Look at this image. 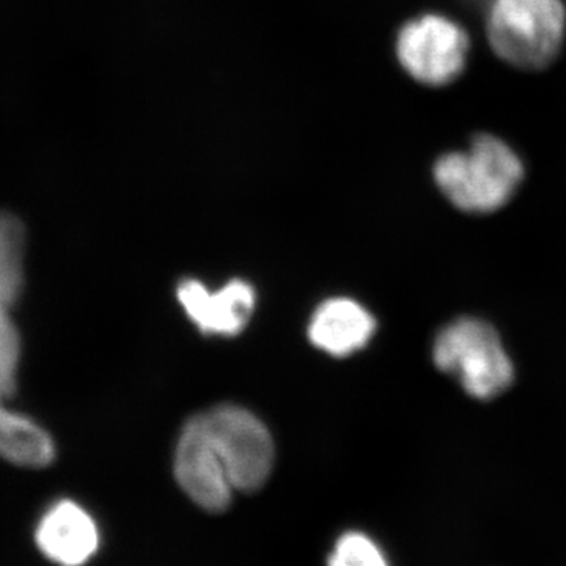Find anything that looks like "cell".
<instances>
[{"label": "cell", "mask_w": 566, "mask_h": 566, "mask_svg": "<svg viewBox=\"0 0 566 566\" xmlns=\"http://www.w3.org/2000/svg\"><path fill=\"white\" fill-rule=\"evenodd\" d=\"M25 230L17 216L0 211V416L17 390L21 338L13 308L24 283Z\"/></svg>", "instance_id": "obj_6"}, {"label": "cell", "mask_w": 566, "mask_h": 566, "mask_svg": "<svg viewBox=\"0 0 566 566\" xmlns=\"http://www.w3.org/2000/svg\"><path fill=\"white\" fill-rule=\"evenodd\" d=\"M562 0H490L486 36L502 61L521 70H545L565 39Z\"/></svg>", "instance_id": "obj_2"}, {"label": "cell", "mask_w": 566, "mask_h": 566, "mask_svg": "<svg viewBox=\"0 0 566 566\" xmlns=\"http://www.w3.org/2000/svg\"><path fill=\"white\" fill-rule=\"evenodd\" d=\"M327 566H389L379 547L367 535L346 534L338 539Z\"/></svg>", "instance_id": "obj_11"}, {"label": "cell", "mask_w": 566, "mask_h": 566, "mask_svg": "<svg viewBox=\"0 0 566 566\" xmlns=\"http://www.w3.org/2000/svg\"><path fill=\"white\" fill-rule=\"evenodd\" d=\"M36 545L54 564L82 566L99 546V532L93 517L76 502L52 505L36 527Z\"/></svg>", "instance_id": "obj_9"}, {"label": "cell", "mask_w": 566, "mask_h": 566, "mask_svg": "<svg viewBox=\"0 0 566 566\" xmlns=\"http://www.w3.org/2000/svg\"><path fill=\"white\" fill-rule=\"evenodd\" d=\"M375 329V318L363 305L346 297H335L315 312L308 326V338L316 348L342 357L364 348Z\"/></svg>", "instance_id": "obj_10"}, {"label": "cell", "mask_w": 566, "mask_h": 566, "mask_svg": "<svg viewBox=\"0 0 566 566\" xmlns=\"http://www.w3.org/2000/svg\"><path fill=\"white\" fill-rule=\"evenodd\" d=\"M175 476L182 491L207 512H223L232 502V480L200 415L182 428L175 453Z\"/></svg>", "instance_id": "obj_7"}, {"label": "cell", "mask_w": 566, "mask_h": 566, "mask_svg": "<svg viewBox=\"0 0 566 566\" xmlns=\"http://www.w3.org/2000/svg\"><path fill=\"white\" fill-rule=\"evenodd\" d=\"M178 300L200 331L218 335L240 334L255 307V293L244 281H232L218 293L208 292L200 282L186 281L178 286Z\"/></svg>", "instance_id": "obj_8"}, {"label": "cell", "mask_w": 566, "mask_h": 566, "mask_svg": "<svg viewBox=\"0 0 566 566\" xmlns=\"http://www.w3.org/2000/svg\"><path fill=\"white\" fill-rule=\"evenodd\" d=\"M200 416L234 490H260L274 464L273 438L262 420L232 405L218 406Z\"/></svg>", "instance_id": "obj_4"}, {"label": "cell", "mask_w": 566, "mask_h": 566, "mask_svg": "<svg viewBox=\"0 0 566 566\" xmlns=\"http://www.w3.org/2000/svg\"><path fill=\"white\" fill-rule=\"evenodd\" d=\"M433 360L439 370L480 400L504 392L515 376L501 338L482 319L460 318L447 324L436 337Z\"/></svg>", "instance_id": "obj_3"}, {"label": "cell", "mask_w": 566, "mask_h": 566, "mask_svg": "<svg viewBox=\"0 0 566 566\" xmlns=\"http://www.w3.org/2000/svg\"><path fill=\"white\" fill-rule=\"evenodd\" d=\"M468 54V33L442 14H422L398 32V62L412 80L428 87L452 84L463 73Z\"/></svg>", "instance_id": "obj_5"}, {"label": "cell", "mask_w": 566, "mask_h": 566, "mask_svg": "<svg viewBox=\"0 0 566 566\" xmlns=\"http://www.w3.org/2000/svg\"><path fill=\"white\" fill-rule=\"evenodd\" d=\"M436 185L465 212H491L504 207L524 178V166L504 140L479 134L465 151L442 155L433 166Z\"/></svg>", "instance_id": "obj_1"}]
</instances>
